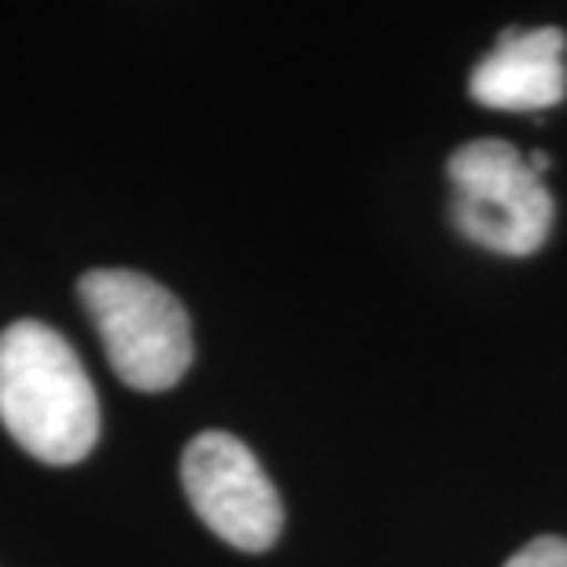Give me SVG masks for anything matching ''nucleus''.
Masks as SVG:
<instances>
[{"mask_svg":"<svg viewBox=\"0 0 567 567\" xmlns=\"http://www.w3.org/2000/svg\"><path fill=\"white\" fill-rule=\"evenodd\" d=\"M0 424L30 457L78 464L100 439V405L78 350L41 321L0 332Z\"/></svg>","mask_w":567,"mask_h":567,"instance_id":"nucleus-1","label":"nucleus"},{"mask_svg":"<svg viewBox=\"0 0 567 567\" xmlns=\"http://www.w3.org/2000/svg\"><path fill=\"white\" fill-rule=\"evenodd\" d=\"M111 369L133 391H169L192 365L188 313L163 284L133 269H93L78 280Z\"/></svg>","mask_w":567,"mask_h":567,"instance_id":"nucleus-2","label":"nucleus"},{"mask_svg":"<svg viewBox=\"0 0 567 567\" xmlns=\"http://www.w3.org/2000/svg\"><path fill=\"white\" fill-rule=\"evenodd\" d=\"M453 221L472 244L494 255H535L549 240L553 196L530 158L508 141H472L446 163Z\"/></svg>","mask_w":567,"mask_h":567,"instance_id":"nucleus-3","label":"nucleus"},{"mask_svg":"<svg viewBox=\"0 0 567 567\" xmlns=\"http://www.w3.org/2000/svg\"><path fill=\"white\" fill-rule=\"evenodd\" d=\"M181 483L196 516L221 542L266 553L284 530V505L262 464L229 431H203L185 446Z\"/></svg>","mask_w":567,"mask_h":567,"instance_id":"nucleus-4","label":"nucleus"},{"mask_svg":"<svg viewBox=\"0 0 567 567\" xmlns=\"http://www.w3.org/2000/svg\"><path fill=\"white\" fill-rule=\"evenodd\" d=\"M567 38L557 27L502 33L494 52L472 71V96L494 111H542L567 93Z\"/></svg>","mask_w":567,"mask_h":567,"instance_id":"nucleus-5","label":"nucleus"},{"mask_svg":"<svg viewBox=\"0 0 567 567\" xmlns=\"http://www.w3.org/2000/svg\"><path fill=\"white\" fill-rule=\"evenodd\" d=\"M505 567H567V538H535L516 553Z\"/></svg>","mask_w":567,"mask_h":567,"instance_id":"nucleus-6","label":"nucleus"}]
</instances>
